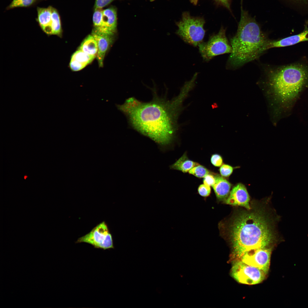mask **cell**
I'll list each match as a JSON object with an SVG mask.
<instances>
[{"mask_svg":"<svg viewBox=\"0 0 308 308\" xmlns=\"http://www.w3.org/2000/svg\"><path fill=\"white\" fill-rule=\"evenodd\" d=\"M251 208L235 212L225 225L232 254L240 258L251 250L271 247L276 240L271 210L265 203H252Z\"/></svg>","mask_w":308,"mask_h":308,"instance_id":"6da1fadb","label":"cell"},{"mask_svg":"<svg viewBox=\"0 0 308 308\" xmlns=\"http://www.w3.org/2000/svg\"><path fill=\"white\" fill-rule=\"evenodd\" d=\"M177 104L158 98L143 102L132 97L117 108L135 129L157 143L166 145L171 141L175 131Z\"/></svg>","mask_w":308,"mask_h":308,"instance_id":"7a4b0ae2","label":"cell"},{"mask_svg":"<svg viewBox=\"0 0 308 308\" xmlns=\"http://www.w3.org/2000/svg\"><path fill=\"white\" fill-rule=\"evenodd\" d=\"M242 1L237 31L230 39L232 51L227 61L228 68H237L258 58L267 50L269 40L255 19L243 9Z\"/></svg>","mask_w":308,"mask_h":308,"instance_id":"3957f363","label":"cell"},{"mask_svg":"<svg viewBox=\"0 0 308 308\" xmlns=\"http://www.w3.org/2000/svg\"><path fill=\"white\" fill-rule=\"evenodd\" d=\"M266 73L270 85L283 101L295 98L308 77L307 69L299 64L271 68Z\"/></svg>","mask_w":308,"mask_h":308,"instance_id":"277c9868","label":"cell"},{"mask_svg":"<svg viewBox=\"0 0 308 308\" xmlns=\"http://www.w3.org/2000/svg\"><path fill=\"white\" fill-rule=\"evenodd\" d=\"M205 23L203 18L193 17L189 12H184L181 20L176 23L178 27L176 33L187 43L198 46L202 42L205 34Z\"/></svg>","mask_w":308,"mask_h":308,"instance_id":"5b68a950","label":"cell"},{"mask_svg":"<svg viewBox=\"0 0 308 308\" xmlns=\"http://www.w3.org/2000/svg\"><path fill=\"white\" fill-rule=\"evenodd\" d=\"M226 29L221 27L218 32L212 35L206 42L198 46L204 60L208 61L216 56L231 53L232 48L226 35Z\"/></svg>","mask_w":308,"mask_h":308,"instance_id":"8992f818","label":"cell"},{"mask_svg":"<svg viewBox=\"0 0 308 308\" xmlns=\"http://www.w3.org/2000/svg\"><path fill=\"white\" fill-rule=\"evenodd\" d=\"M37 22L41 29L48 35H62L60 16L57 10L51 6L46 8L37 7Z\"/></svg>","mask_w":308,"mask_h":308,"instance_id":"52a82bcc","label":"cell"},{"mask_svg":"<svg viewBox=\"0 0 308 308\" xmlns=\"http://www.w3.org/2000/svg\"><path fill=\"white\" fill-rule=\"evenodd\" d=\"M81 242L88 243L95 248L104 250L114 248L112 234L104 221L97 225L87 234L78 238L76 242Z\"/></svg>","mask_w":308,"mask_h":308,"instance_id":"ba28073f","label":"cell"},{"mask_svg":"<svg viewBox=\"0 0 308 308\" xmlns=\"http://www.w3.org/2000/svg\"><path fill=\"white\" fill-rule=\"evenodd\" d=\"M231 275L239 283L255 285L262 282L265 279L266 274L261 270L240 260L233 263Z\"/></svg>","mask_w":308,"mask_h":308,"instance_id":"9c48e42d","label":"cell"},{"mask_svg":"<svg viewBox=\"0 0 308 308\" xmlns=\"http://www.w3.org/2000/svg\"><path fill=\"white\" fill-rule=\"evenodd\" d=\"M272 248L253 250L244 254L240 258L245 263L263 271L266 274L270 268Z\"/></svg>","mask_w":308,"mask_h":308,"instance_id":"30bf717a","label":"cell"},{"mask_svg":"<svg viewBox=\"0 0 308 308\" xmlns=\"http://www.w3.org/2000/svg\"><path fill=\"white\" fill-rule=\"evenodd\" d=\"M117 9L116 7L111 6L103 10V18L101 26L97 29H93L92 31L114 36L117 32Z\"/></svg>","mask_w":308,"mask_h":308,"instance_id":"8fae6325","label":"cell"},{"mask_svg":"<svg viewBox=\"0 0 308 308\" xmlns=\"http://www.w3.org/2000/svg\"><path fill=\"white\" fill-rule=\"evenodd\" d=\"M250 201V196L245 187L239 183L233 187L224 201L228 204L250 209L251 208Z\"/></svg>","mask_w":308,"mask_h":308,"instance_id":"7c38bea8","label":"cell"},{"mask_svg":"<svg viewBox=\"0 0 308 308\" xmlns=\"http://www.w3.org/2000/svg\"><path fill=\"white\" fill-rule=\"evenodd\" d=\"M308 41V28L306 27L301 33L278 40H269L266 45L267 50L270 48L285 47L293 45L301 42Z\"/></svg>","mask_w":308,"mask_h":308,"instance_id":"4fadbf2b","label":"cell"},{"mask_svg":"<svg viewBox=\"0 0 308 308\" xmlns=\"http://www.w3.org/2000/svg\"><path fill=\"white\" fill-rule=\"evenodd\" d=\"M92 35L94 37L97 43L98 51L96 57L98 64L100 67H102L105 55L110 45L112 43L114 36L98 33L92 31Z\"/></svg>","mask_w":308,"mask_h":308,"instance_id":"5bb4252c","label":"cell"},{"mask_svg":"<svg viewBox=\"0 0 308 308\" xmlns=\"http://www.w3.org/2000/svg\"><path fill=\"white\" fill-rule=\"evenodd\" d=\"M215 181L212 186L217 198L224 201L230 192L231 185L226 179L218 174L215 175Z\"/></svg>","mask_w":308,"mask_h":308,"instance_id":"9a60e30c","label":"cell"},{"mask_svg":"<svg viewBox=\"0 0 308 308\" xmlns=\"http://www.w3.org/2000/svg\"><path fill=\"white\" fill-rule=\"evenodd\" d=\"M95 58L79 49L71 57L70 67L73 71L80 70L91 63Z\"/></svg>","mask_w":308,"mask_h":308,"instance_id":"2e32d148","label":"cell"},{"mask_svg":"<svg viewBox=\"0 0 308 308\" xmlns=\"http://www.w3.org/2000/svg\"><path fill=\"white\" fill-rule=\"evenodd\" d=\"M199 163L189 159L187 153L182 156L170 167L171 168L180 171L185 173L189 172L193 167Z\"/></svg>","mask_w":308,"mask_h":308,"instance_id":"e0dca14e","label":"cell"},{"mask_svg":"<svg viewBox=\"0 0 308 308\" xmlns=\"http://www.w3.org/2000/svg\"><path fill=\"white\" fill-rule=\"evenodd\" d=\"M88 54L97 57L98 48L97 41L91 34L89 35L81 43L79 49Z\"/></svg>","mask_w":308,"mask_h":308,"instance_id":"ac0fdd59","label":"cell"},{"mask_svg":"<svg viewBox=\"0 0 308 308\" xmlns=\"http://www.w3.org/2000/svg\"><path fill=\"white\" fill-rule=\"evenodd\" d=\"M43 0H13L6 8L9 10L17 7H30L36 5Z\"/></svg>","mask_w":308,"mask_h":308,"instance_id":"d6986e66","label":"cell"},{"mask_svg":"<svg viewBox=\"0 0 308 308\" xmlns=\"http://www.w3.org/2000/svg\"><path fill=\"white\" fill-rule=\"evenodd\" d=\"M204 166L198 164L189 171V174L199 178H204L207 174L212 173Z\"/></svg>","mask_w":308,"mask_h":308,"instance_id":"ffe728a7","label":"cell"},{"mask_svg":"<svg viewBox=\"0 0 308 308\" xmlns=\"http://www.w3.org/2000/svg\"><path fill=\"white\" fill-rule=\"evenodd\" d=\"M102 18L103 10L102 9H94L92 17L94 27L93 29L97 30L99 28L102 23Z\"/></svg>","mask_w":308,"mask_h":308,"instance_id":"44dd1931","label":"cell"},{"mask_svg":"<svg viewBox=\"0 0 308 308\" xmlns=\"http://www.w3.org/2000/svg\"><path fill=\"white\" fill-rule=\"evenodd\" d=\"M233 171V168L231 166L226 164L222 165L219 169L220 175L223 177H229L232 173Z\"/></svg>","mask_w":308,"mask_h":308,"instance_id":"7402d4cb","label":"cell"},{"mask_svg":"<svg viewBox=\"0 0 308 308\" xmlns=\"http://www.w3.org/2000/svg\"><path fill=\"white\" fill-rule=\"evenodd\" d=\"M198 191L199 194L200 196L203 197H206L210 194L211 189L210 186L204 184H202L198 186Z\"/></svg>","mask_w":308,"mask_h":308,"instance_id":"603a6c76","label":"cell"},{"mask_svg":"<svg viewBox=\"0 0 308 308\" xmlns=\"http://www.w3.org/2000/svg\"><path fill=\"white\" fill-rule=\"evenodd\" d=\"M212 164L216 167H220L223 163V159L221 156L218 154L212 155L210 158Z\"/></svg>","mask_w":308,"mask_h":308,"instance_id":"cb8c5ba5","label":"cell"},{"mask_svg":"<svg viewBox=\"0 0 308 308\" xmlns=\"http://www.w3.org/2000/svg\"><path fill=\"white\" fill-rule=\"evenodd\" d=\"M216 174L213 173L206 175L203 179L204 184L209 186H212L214 184L215 181V175Z\"/></svg>","mask_w":308,"mask_h":308,"instance_id":"d4e9b609","label":"cell"},{"mask_svg":"<svg viewBox=\"0 0 308 308\" xmlns=\"http://www.w3.org/2000/svg\"><path fill=\"white\" fill-rule=\"evenodd\" d=\"M116 0H95L94 9H102Z\"/></svg>","mask_w":308,"mask_h":308,"instance_id":"484cf974","label":"cell"},{"mask_svg":"<svg viewBox=\"0 0 308 308\" xmlns=\"http://www.w3.org/2000/svg\"><path fill=\"white\" fill-rule=\"evenodd\" d=\"M295 6L308 9V0H287Z\"/></svg>","mask_w":308,"mask_h":308,"instance_id":"4316f807","label":"cell"},{"mask_svg":"<svg viewBox=\"0 0 308 308\" xmlns=\"http://www.w3.org/2000/svg\"><path fill=\"white\" fill-rule=\"evenodd\" d=\"M218 4L226 8L232 13L230 8L231 0H214Z\"/></svg>","mask_w":308,"mask_h":308,"instance_id":"83f0119b","label":"cell"},{"mask_svg":"<svg viewBox=\"0 0 308 308\" xmlns=\"http://www.w3.org/2000/svg\"><path fill=\"white\" fill-rule=\"evenodd\" d=\"M198 1V0H190L191 2L195 5H197Z\"/></svg>","mask_w":308,"mask_h":308,"instance_id":"f1b7e54d","label":"cell"},{"mask_svg":"<svg viewBox=\"0 0 308 308\" xmlns=\"http://www.w3.org/2000/svg\"><path fill=\"white\" fill-rule=\"evenodd\" d=\"M149 0L151 2H152V1H154L155 0Z\"/></svg>","mask_w":308,"mask_h":308,"instance_id":"f546056e","label":"cell"}]
</instances>
